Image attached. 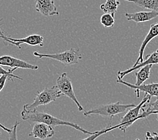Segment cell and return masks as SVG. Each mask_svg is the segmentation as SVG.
Masks as SVG:
<instances>
[{"label":"cell","instance_id":"obj_1","mask_svg":"<svg viewBox=\"0 0 158 140\" xmlns=\"http://www.w3.org/2000/svg\"><path fill=\"white\" fill-rule=\"evenodd\" d=\"M20 116L24 121L28 122L30 124H34L35 123H44L53 127H55L56 126H68L83 133L85 134L88 135H92L96 133V131L91 132L86 130L85 129L79 126L77 123L62 120L59 118L52 116V114L49 113L40 112V111L37 110H35L33 112H28V111H26L23 109L22 112L20 113Z\"/></svg>","mask_w":158,"mask_h":140},{"label":"cell","instance_id":"obj_2","mask_svg":"<svg viewBox=\"0 0 158 140\" xmlns=\"http://www.w3.org/2000/svg\"><path fill=\"white\" fill-rule=\"evenodd\" d=\"M62 95V92L56 86L46 88L37 93L33 102L31 104L24 105L23 106V110L28 112H33L37 110L39 106L47 105L51 102L56 101V100L60 98Z\"/></svg>","mask_w":158,"mask_h":140},{"label":"cell","instance_id":"obj_3","mask_svg":"<svg viewBox=\"0 0 158 140\" xmlns=\"http://www.w3.org/2000/svg\"><path fill=\"white\" fill-rule=\"evenodd\" d=\"M135 106L136 105L134 104H123L120 102L107 104L86 111L84 113V116L89 117L92 114H97L102 117H110V119H112L116 115L125 113Z\"/></svg>","mask_w":158,"mask_h":140},{"label":"cell","instance_id":"obj_4","mask_svg":"<svg viewBox=\"0 0 158 140\" xmlns=\"http://www.w3.org/2000/svg\"><path fill=\"white\" fill-rule=\"evenodd\" d=\"M34 56L39 59L48 58L58 61L66 66H70L73 65L78 64L79 61L82 59V54L78 49L71 48L69 50L60 53L44 54L38 51L33 53Z\"/></svg>","mask_w":158,"mask_h":140},{"label":"cell","instance_id":"obj_5","mask_svg":"<svg viewBox=\"0 0 158 140\" xmlns=\"http://www.w3.org/2000/svg\"><path fill=\"white\" fill-rule=\"evenodd\" d=\"M151 99H152V96L145 94L142 101L138 105H136V106L129 109L127 113L124 114V116L122 117L118 129L125 133L127 129L131 127L135 121L139 119H145L144 117L141 114V109L145 103L151 101Z\"/></svg>","mask_w":158,"mask_h":140},{"label":"cell","instance_id":"obj_6","mask_svg":"<svg viewBox=\"0 0 158 140\" xmlns=\"http://www.w3.org/2000/svg\"><path fill=\"white\" fill-rule=\"evenodd\" d=\"M57 88H58L62 94L64 96H67L70 100L75 103V105L78 107L79 111H83L84 109L83 106L81 105V102H79L77 96L75 95V93L73 89V86L72 81L69 77L68 76L66 73H63L60 75L58 78H57L56 80V85Z\"/></svg>","mask_w":158,"mask_h":140},{"label":"cell","instance_id":"obj_7","mask_svg":"<svg viewBox=\"0 0 158 140\" xmlns=\"http://www.w3.org/2000/svg\"><path fill=\"white\" fill-rule=\"evenodd\" d=\"M0 38H2L6 42L10 45H13L17 46L19 49H21V45L27 44L31 46H44V38L39 34H31L28 37L22 38H14L8 37L5 35H0Z\"/></svg>","mask_w":158,"mask_h":140},{"label":"cell","instance_id":"obj_8","mask_svg":"<svg viewBox=\"0 0 158 140\" xmlns=\"http://www.w3.org/2000/svg\"><path fill=\"white\" fill-rule=\"evenodd\" d=\"M117 82L119 84L125 85L131 89H133L138 98L140 97V92H145V94L152 97L154 96L158 98V82H153V83L148 84H143L141 86H136L135 84H132L126 81H123L122 79L119 78H118Z\"/></svg>","mask_w":158,"mask_h":140},{"label":"cell","instance_id":"obj_9","mask_svg":"<svg viewBox=\"0 0 158 140\" xmlns=\"http://www.w3.org/2000/svg\"><path fill=\"white\" fill-rule=\"evenodd\" d=\"M0 66H8L10 68H21L31 70H37L39 66L28 63L22 59L16 58L10 55L0 57Z\"/></svg>","mask_w":158,"mask_h":140},{"label":"cell","instance_id":"obj_10","mask_svg":"<svg viewBox=\"0 0 158 140\" xmlns=\"http://www.w3.org/2000/svg\"><path fill=\"white\" fill-rule=\"evenodd\" d=\"M55 134L53 127L50 125L44 123H35L28 135L30 137L44 140L52 138Z\"/></svg>","mask_w":158,"mask_h":140},{"label":"cell","instance_id":"obj_11","mask_svg":"<svg viewBox=\"0 0 158 140\" xmlns=\"http://www.w3.org/2000/svg\"><path fill=\"white\" fill-rule=\"evenodd\" d=\"M36 11L45 16H58L60 12L53 0H36Z\"/></svg>","mask_w":158,"mask_h":140},{"label":"cell","instance_id":"obj_12","mask_svg":"<svg viewBox=\"0 0 158 140\" xmlns=\"http://www.w3.org/2000/svg\"><path fill=\"white\" fill-rule=\"evenodd\" d=\"M146 59L143 61V62L139 63L137 66H132V67L129 68L128 70H126L124 71H119L118 72V78L119 79H123L125 75H127V74H130L132 71H136L137 70L140 69V68L147 66V65H155V64H158V51H156L155 52L152 53V54H149V55L145 56Z\"/></svg>","mask_w":158,"mask_h":140},{"label":"cell","instance_id":"obj_13","mask_svg":"<svg viewBox=\"0 0 158 140\" xmlns=\"http://www.w3.org/2000/svg\"><path fill=\"white\" fill-rule=\"evenodd\" d=\"M158 36V23L152 24L150 26V29L149 30V32L146 35V37L144 39V41H143L142 44L140 47L139 51V57L137 59H136V62L133 65V66H136L140 63L143 62L144 61V58H143V55H144L145 50L146 49L147 45L149 44V42L156 38Z\"/></svg>","mask_w":158,"mask_h":140},{"label":"cell","instance_id":"obj_14","mask_svg":"<svg viewBox=\"0 0 158 140\" xmlns=\"http://www.w3.org/2000/svg\"><path fill=\"white\" fill-rule=\"evenodd\" d=\"M158 16L157 10H152L149 12H139L136 13H126L125 17L128 21H133L136 23L145 22L150 21Z\"/></svg>","mask_w":158,"mask_h":140},{"label":"cell","instance_id":"obj_15","mask_svg":"<svg viewBox=\"0 0 158 140\" xmlns=\"http://www.w3.org/2000/svg\"><path fill=\"white\" fill-rule=\"evenodd\" d=\"M153 65H147L139 69V70L135 73L136 78V82L135 83L136 86H141L144 84V82L148 80L150 77L151 70H152Z\"/></svg>","mask_w":158,"mask_h":140},{"label":"cell","instance_id":"obj_16","mask_svg":"<svg viewBox=\"0 0 158 140\" xmlns=\"http://www.w3.org/2000/svg\"><path fill=\"white\" fill-rule=\"evenodd\" d=\"M120 4V3L118 0H106L105 3L100 6V9L104 13L110 14L114 16Z\"/></svg>","mask_w":158,"mask_h":140},{"label":"cell","instance_id":"obj_17","mask_svg":"<svg viewBox=\"0 0 158 140\" xmlns=\"http://www.w3.org/2000/svg\"><path fill=\"white\" fill-rule=\"evenodd\" d=\"M134 3L135 4L143 8L150 10L158 11V0H124Z\"/></svg>","mask_w":158,"mask_h":140},{"label":"cell","instance_id":"obj_18","mask_svg":"<svg viewBox=\"0 0 158 140\" xmlns=\"http://www.w3.org/2000/svg\"><path fill=\"white\" fill-rule=\"evenodd\" d=\"M141 112L145 114L146 117H148L152 114H157L158 121V98L154 102H148L143 105Z\"/></svg>","mask_w":158,"mask_h":140},{"label":"cell","instance_id":"obj_19","mask_svg":"<svg viewBox=\"0 0 158 140\" xmlns=\"http://www.w3.org/2000/svg\"><path fill=\"white\" fill-rule=\"evenodd\" d=\"M117 128H119V124L117 125H115V126H111V125H108V126H107L106 128H104L100 131H96L95 134L90 135L88 138H85L84 139H82V140H95L97 138H98L99 136H101L103 134H106V133L110 132V131L114 130V129H116Z\"/></svg>","mask_w":158,"mask_h":140},{"label":"cell","instance_id":"obj_20","mask_svg":"<svg viewBox=\"0 0 158 140\" xmlns=\"http://www.w3.org/2000/svg\"><path fill=\"white\" fill-rule=\"evenodd\" d=\"M100 22L105 28L113 27L115 24L114 16L110 14L105 13L101 16Z\"/></svg>","mask_w":158,"mask_h":140},{"label":"cell","instance_id":"obj_21","mask_svg":"<svg viewBox=\"0 0 158 140\" xmlns=\"http://www.w3.org/2000/svg\"><path fill=\"white\" fill-rule=\"evenodd\" d=\"M16 70H17V68H12L11 70L9 69L8 70H6L3 69V68L1 66H0V75H8L10 77H11L12 79L15 78V79H18V80H23V78L19 76V75H14L13 74L14 71Z\"/></svg>","mask_w":158,"mask_h":140},{"label":"cell","instance_id":"obj_22","mask_svg":"<svg viewBox=\"0 0 158 140\" xmlns=\"http://www.w3.org/2000/svg\"><path fill=\"white\" fill-rule=\"evenodd\" d=\"M20 123L19 121H15L12 127L11 128V131H10L9 134V140H18V135H17V128L19 126Z\"/></svg>","mask_w":158,"mask_h":140},{"label":"cell","instance_id":"obj_23","mask_svg":"<svg viewBox=\"0 0 158 140\" xmlns=\"http://www.w3.org/2000/svg\"><path fill=\"white\" fill-rule=\"evenodd\" d=\"M8 80H10L11 81H13V79L11 77H10L9 75H1V76H0V92H1L2 90L4 88Z\"/></svg>","mask_w":158,"mask_h":140},{"label":"cell","instance_id":"obj_24","mask_svg":"<svg viewBox=\"0 0 158 140\" xmlns=\"http://www.w3.org/2000/svg\"><path fill=\"white\" fill-rule=\"evenodd\" d=\"M145 138H148L149 140H158V133L147 131L145 134Z\"/></svg>","mask_w":158,"mask_h":140},{"label":"cell","instance_id":"obj_25","mask_svg":"<svg viewBox=\"0 0 158 140\" xmlns=\"http://www.w3.org/2000/svg\"><path fill=\"white\" fill-rule=\"evenodd\" d=\"M0 128H2V129H3V130H4L5 131L8 132V133H10V131H11V129H9V128H8V127H6L4 126V125H3L2 123H0Z\"/></svg>","mask_w":158,"mask_h":140},{"label":"cell","instance_id":"obj_26","mask_svg":"<svg viewBox=\"0 0 158 140\" xmlns=\"http://www.w3.org/2000/svg\"><path fill=\"white\" fill-rule=\"evenodd\" d=\"M0 35H2V36H3V35H4V33H3V31L2 30V29H1V28H0Z\"/></svg>","mask_w":158,"mask_h":140},{"label":"cell","instance_id":"obj_27","mask_svg":"<svg viewBox=\"0 0 158 140\" xmlns=\"http://www.w3.org/2000/svg\"><path fill=\"white\" fill-rule=\"evenodd\" d=\"M1 135H2V133H1V131H0V137H1Z\"/></svg>","mask_w":158,"mask_h":140},{"label":"cell","instance_id":"obj_28","mask_svg":"<svg viewBox=\"0 0 158 140\" xmlns=\"http://www.w3.org/2000/svg\"><path fill=\"white\" fill-rule=\"evenodd\" d=\"M135 140H140V139H136Z\"/></svg>","mask_w":158,"mask_h":140},{"label":"cell","instance_id":"obj_29","mask_svg":"<svg viewBox=\"0 0 158 140\" xmlns=\"http://www.w3.org/2000/svg\"><path fill=\"white\" fill-rule=\"evenodd\" d=\"M157 51H158V49H157Z\"/></svg>","mask_w":158,"mask_h":140}]
</instances>
